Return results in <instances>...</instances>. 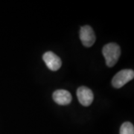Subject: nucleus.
<instances>
[{"instance_id":"7","label":"nucleus","mask_w":134,"mask_h":134,"mask_svg":"<svg viewBox=\"0 0 134 134\" xmlns=\"http://www.w3.org/2000/svg\"><path fill=\"white\" fill-rule=\"evenodd\" d=\"M120 134H134V127L130 122H125L121 126Z\"/></svg>"},{"instance_id":"4","label":"nucleus","mask_w":134,"mask_h":134,"mask_svg":"<svg viewBox=\"0 0 134 134\" xmlns=\"http://www.w3.org/2000/svg\"><path fill=\"white\" fill-rule=\"evenodd\" d=\"M77 96L79 102L84 107L91 104L94 99V95L91 90L86 86H81L77 90Z\"/></svg>"},{"instance_id":"5","label":"nucleus","mask_w":134,"mask_h":134,"mask_svg":"<svg viewBox=\"0 0 134 134\" xmlns=\"http://www.w3.org/2000/svg\"><path fill=\"white\" fill-rule=\"evenodd\" d=\"M43 60L52 71H57L62 65L60 58L52 52H47L43 54Z\"/></svg>"},{"instance_id":"1","label":"nucleus","mask_w":134,"mask_h":134,"mask_svg":"<svg viewBox=\"0 0 134 134\" xmlns=\"http://www.w3.org/2000/svg\"><path fill=\"white\" fill-rule=\"evenodd\" d=\"M102 53L105 58L106 64L109 67L115 66L121 54V48L116 43H108L103 48Z\"/></svg>"},{"instance_id":"3","label":"nucleus","mask_w":134,"mask_h":134,"mask_svg":"<svg viewBox=\"0 0 134 134\" xmlns=\"http://www.w3.org/2000/svg\"><path fill=\"white\" fill-rule=\"evenodd\" d=\"M80 38L82 43L86 47H91L96 42V34L90 25L81 27L80 30Z\"/></svg>"},{"instance_id":"2","label":"nucleus","mask_w":134,"mask_h":134,"mask_svg":"<svg viewBox=\"0 0 134 134\" xmlns=\"http://www.w3.org/2000/svg\"><path fill=\"white\" fill-rule=\"evenodd\" d=\"M134 77L133 70L131 69H123L119 72L112 80V84L115 88L119 89L124 86Z\"/></svg>"},{"instance_id":"6","label":"nucleus","mask_w":134,"mask_h":134,"mask_svg":"<svg viewBox=\"0 0 134 134\" xmlns=\"http://www.w3.org/2000/svg\"><path fill=\"white\" fill-rule=\"evenodd\" d=\"M53 99L60 105H67L71 103L72 100V95L70 92L64 90H58L54 92Z\"/></svg>"}]
</instances>
